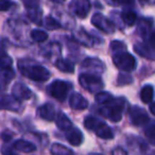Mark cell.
<instances>
[{
    "mask_svg": "<svg viewBox=\"0 0 155 155\" xmlns=\"http://www.w3.org/2000/svg\"><path fill=\"white\" fill-rule=\"evenodd\" d=\"M81 68L84 69L85 72H91V73H95V74L100 75L101 73H103L104 69H105V65H104L103 62L100 61L99 58H88L83 61Z\"/></svg>",
    "mask_w": 155,
    "mask_h": 155,
    "instance_id": "obj_11",
    "label": "cell"
},
{
    "mask_svg": "<svg viewBox=\"0 0 155 155\" xmlns=\"http://www.w3.org/2000/svg\"><path fill=\"white\" fill-rule=\"evenodd\" d=\"M84 127L89 131L95 132L96 135L102 139H113L114 138V133H113L112 129L106 123L99 121L95 117L87 116L84 119Z\"/></svg>",
    "mask_w": 155,
    "mask_h": 155,
    "instance_id": "obj_3",
    "label": "cell"
},
{
    "mask_svg": "<svg viewBox=\"0 0 155 155\" xmlns=\"http://www.w3.org/2000/svg\"><path fill=\"white\" fill-rule=\"evenodd\" d=\"M14 78H15V71L11 67L0 69V91H5Z\"/></svg>",
    "mask_w": 155,
    "mask_h": 155,
    "instance_id": "obj_17",
    "label": "cell"
},
{
    "mask_svg": "<svg viewBox=\"0 0 155 155\" xmlns=\"http://www.w3.org/2000/svg\"><path fill=\"white\" fill-rule=\"evenodd\" d=\"M71 89H72L71 83L67 82V81L55 80L48 86L47 91L54 99L58 100V101H64Z\"/></svg>",
    "mask_w": 155,
    "mask_h": 155,
    "instance_id": "obj_6",
    "label": "cell"
},
{
    "mask_svg": "<svg viewBox=\"0 0 155 155\" xmlns=\"http://www.w3.org/2000/svg\"><path fill=\"white\" fill-rule=\"evenodd\" d=\"M99 114L102 115L104 118L113 121V122H119L122 118V113L125 106V99L123 98H113L110 102L100 105Z\"/></svg>",
    "mask_w": 155,
    "mask_h": 155,
    "instance_id": "obj_2",
    "label": "cell"
},
{
    "mask_svg": "<svg viewBox=\"0 0 155 155\" xmlns=\"http://www.w3.org/2000/svg\"><path fill=\"white\" fill-rule=\"evenodd\" d=\"M113 98L114 97H113L110 93H107V91H99V93H97V95H96V102H97L99 105H103V104L110 102Z\"/></svg>",
    "mask_w": 155,
    "mask_h": 155,
    "instance_id": "obj_28",
    "label": "cell"
},
{
    "mask_svg": "<svg viewBox=\"0 0 155 155\" xmlns=\"http://www.w3.org/2000/svg\"><path fill=\"white\" fill-rule=\"evenodd\" d=\"M54 1H64V0H54Z\"/></svg>",
    "mask_w": 155,
    "mask_h": 155,
    "instance_id": "obj_39",
    "label": "cell"
},
{
    "mask_svg": "<svg viewBox=\"0 0 155 155\" xmlns=\"http://www.w3.org/2000/svg\"><path fill=\"white\" fill-rule=\"evenodd\" d=\"M13 7H14L13 0H0V11L1 12L9 11Z\"/></svg>",
    "mask_w": 155,
    "mask_h": 155,
    "instance_id": "obj_35",
    "label": "cell"
},
{
    "mask_svg": "<svg viewBox=\"0 0 155 155\" xmlns=\"http://www.w3.org/2000/svg\"><path fill=\"white\" fill-rule=\"evenodd\" d=\"M1 137H2V139L5 140V141H10L11 140V135H9L8 133H3V134H1Z\"/></svg>",
    "mask_w": 155,
    "mask_h": 155,
    "instance_id": "obj_37",
    "label": "cell"
},
{
    "mask_svg": "<svg viewBox=\"0 0 155 155\" xmlns=\"http://www.w3.org/2000/svg\"><path fill=\"white\" fill-rule=\"evenodd\" d=\"M89 0H71L69 3V10L79 18H85L91 11Z\"/></svg>",
    "mask_w": 155,
    "mask_h": 155,
    "instance_id": "obj_8",
    "label": "cell"
},
{
    "mask_svg": "<svg viewBox=\"0 0 155 155\" xmlns=\"http://www.w3.org/2000/svg\"><path fill=\"white\" fill-rule=\"evenodd\" d=\"M55 120L56 127L60 130H62V131H68V130H70L72 127V122L64 113H58Z\"/></svg>",
    "mask_w": 155,
    "mask_h": 155,
    "instance_id": "obj_21",
    "label": "cell"
},
{
    "mask_svg": "<svg viewBox=\"0 0 155 155\" xmlns=\"http://www.w3.org/2000/svg\"><path fill=\"white\" fill-rule=\"evenodd\" d=\"M113 154H127V151L122 150L121 148H117L113 151Z\"/></svg>",
    "mask_w": 155,
    "mask_h": 155,
    "instance_id": "obj_36",
    "label": "cell"
},
{
    "mask_svg": "<svg viewBox=\"0 0 155 155\" xmlns=\"http://www.w3.org/2000/svg\"><path fill=\"white\" fill-rule=\"evenodd\" d=\"M91 24L106 34H112L115 32V25L113 24L112 20L100 13H96L91 17Z\"/></svg>",
    "mask_w": 155,
    "mask_h": 155,
    "instance_id": "obj_9",
    "label": "cell"
},
{
    "mask_svg": "<svg viewBox=\"0 0 155 155\" xmlns=\"http://www.w3.org/2000/svg\"><path fill=\"white\" fill-rule=\"evenodd\" d=\"M134 51L142 58H149V60H155V50H153L147 43L134 45Z\"/></svg>",
    "mask_w": 155,
    "mask_h": 155,
    "instance_id": "obj_19",
    "label": "cell"
},
{
    "mask_svg": "<svg viewBox=\"0 0 155 155\" xmlns=\"http://www.w3.org/2000/svg\"><path fill=\"white\" fill-rule=\"evenodd\" d=\"M79 83L84 89L91 94H97L104 87V83L98 74L91 72H83L79 77Z\"/></svg>",
    "mask_w": 155,
    "mask_h": 155,
    "instance_id": "obj_4",
    "label": "cell"
},
{
    "mask_svg": "<svg viewBox=\"0 0 155 155\" xmlns=\"http://www.w3.org/2000/svg\"><path fill=\"white\" fill-rule=\"evenodd\" d=\"M0 110H9L18 112L20 110V100L12 96H2L0 98Z\"/></svg>",
    "mask_w": 155,
    "mask_h": 155,
    "instance_id": "obj_12",
    "label": "cell"
},
{
    "mask_svg": "<svg viewBox=\"0 0 155 155\" xmlns=\"http://www.w3.org/2000/svg\"><path fill=\"white\" fill-rule=\"evenodd\" d=\"M74 38L79 43L82 44V45L85 46L94 45V37L91 34H88L85 30H83V29H81L80 31H78V32L74 33Z\"/></svg>",
    "mask_w": 155,
    "mask_h": 155,
    "instance_id": "obj_22",
    "label": "cell"
},
{
    "mask_svg": "<svg viewBox=\"0 0 155 155\" xmlns=\"http://www.w3.org/2000/svg\"><path fill=\"white\" fill-rule=\"evenodd\" d=\"M153 96H154V89H153L152 85H146L140 91V99L143 103H151Z\"/></svg>",
    "mask_w": 155,
    "mask_h": 155,
    "instance_id": "obj_24",
    "label": "cell"
},
{
    "mask_svg": "<svg viewBox=\"0 0 155 155\" xmlns=\"http://www.w3.org/2000/svg\"><path fill=\"white\" fill-rule=\"evenodd\" d=\"M13 64V60L10 55L5 53H0V69L11 67Z\"/></svg>",
    "mask_w": 155,
    "mask_h": 155,
    "instance_id": "obj_31",
    "label": "cell"
},
{
    "mask_svg": "<svg viewBox=\"0 0 155 155\" xmlns=\"http://www.w3.org/2000/svg\"><path fill=\"white\" fill-rule=\"evenodd\" d=\"M67 141L71 144V146L79 147L82 144L83 140H84V136L83 133L78 129V127H71L70 130L67 131Z\"/></svg>",
    "mask_w": 155,
    "mask_h": 155,
    "instance_id": "obj_18",
    "label": "cell"
},
{
    "mask_svg": "<svg viewBox=\"0 0 155 155\" xmlns=\"http://www.w3.org/2000/svg\"><path fill=\"white\" fill-rule=\"evenodd\" d=\"M150 25L144 26L143 21L140 22L139 25V31H140V34L142 35V37L144 38L146 43L152 48L153 50H155V29H150Z\"/></svg>",
    "mask_w": 155,
    "mask_h": 155,
    "instance_id": "obj_13",
    "label": "cell"
},
{
    "mask_svg": "<svg viewBox=\"0 0 155 155\" xmlns=\"http://www.w3.org/2000/svg\"><path fill=\"white\" fill-rule=\"evenodd\" d=\"M113 62L117 68L122 71H127V72L134 70L137 65L135 58L131 53H129L127 50L115 52L113 54Z\"/></svg>",
    "mask_w": 155,
    "mask_h": 155,
    "instance_id": "obj_5",
    "label": "cell"
},
{
    "mask_svg": "<svg viewBox=\"0 0 155 155\" xmlns=\"http://www.w3.org/2000/svg\"><path fill=\"white\" fill-rule=\"evenodd\" d=\"M12 95L18 100H29L33 96L31 89L22 83H16L12 88Z\"/></svg>",
    "mask_w": 155,
    "mask_h": 155,
    "instance_id": "obj_14",
    "label": "cell"
},
{
    "mask_svg": "<svg viewBox=\"0 0 155 155\" xmlns=\"http://www.w3.org/2000/svg\"><path fill=\"white\" fill-rule=\"evenodd\" d=\"M130 113V119H131L132 123L137 127H141V125L148 124L150 122V118H149L147 112L142 107L139 106H132L129 110Z\"/></svg>",
    "mask_w": 155,
    "mask_h": 155,
    "instance_id": "obj_10",
    "label": "cell"
},
{
    "mask_svg": "<svg viewBox=\"0 0 155 155\" xmlns=\"http://www.w3.org/2000/svg\"><path fill=\"white\" fill-rule=\"evenodd\" d=\"M150 112L155 116V102H153V103L150 104Z\"/></svg>",
    "mask_w": 155,
    "mask_h": 155,
    "instance_id": "obj_38",
    "label": "cell"
},
{
    "mask_svg": "<svg viewBox=\"0 0 155 155\" xmlns=\"http://www.w3.org/2000/svg\"><path fill=\"white\" fill-rule=\"evenodd\" d=\"M41 25H43L45 28L49 29V30H55V29H60L61 28L60 22H58L55 18L51 17V16H47Z\"/></svg>",
    "mask_w": 155,
    "mask_h": 155,
    "instance_id": "obj_29",
    "label": "cell"
},
{
    "mask_svg": "<svg viewBox=\"0 0 155 155\" xmlns=\"http://www.w3.org/2000/svg\"><path fill=\"white\" fill-rule=\"evenodd\" d=\"M121 18H122V21L124 22L127 26H133L135 24L136 19H137V16L136 13L132 10H124L121 13Z\"/></svg>",
    "mask_w": 155,
    "mask_h": 155,
    "instance_id": "obj_25",
    "label": "cell"
},
{
    "mask_svg": "<svg viewBox=\"0 0 155 155\" xmlns=\"http://www.w3.org/2000/svg\"><path fill=\"white\" fill-rule=\"evenodd\" d=\"M106 3L114 7L118 5H132L134 3V0H105Z\"/></svg>",
    "mask_w": 155,
    "mask_h": 155,
    "instance_id": "obj_33",
    "label": "cell"
},
{
    "mask_svg": "<svg viewBox=\"0 0 155 155\" xmlns=\"http://www.w3.org/2000/svg\"><path fill=\"white\" fill-rule=\"evenodd\" d=\"M14 149L21 153H33L36 150V147L28 140L19 139L14 143Z\"/></svg>",
    "mask_w": 155,
    "mask_h": 155,
    "instance_id": "obj_20",
    "label": "cell"
},
{
    "mask_svg": "<svg viewBox=\"0 0 155 155\" xmlns=\"http://www.w3.org/2000/svg\"><path fill=\"white\" fill-rule=\"evenodd\" d=\"M69 105L72 110H84L88 107V101L81 94L73 93L69 98Z\"/></svg>",
    "mask_w": 155,
    "mask_h": 155,
    "instance_id": "obj_15",
    "label": "cell"
},
{
    "mask_svg": "<svg viewBox=\"0 0 155 155\" xmlns=\"http://www.w3.org/2000/svg\"><path fill=\"white\" fill-rule=\"evenodd\" d=\"M18 69L22 75L35 82H45L50 79V71L46 67L34 63V61L20 60L18 62Z\"/></svg>",
    "mask_w": 155,
    "mask_h": 155,
    "instance_id": "obj_1",
    "label": "cell"
},
{
    "mask_svg": "<svg viewBox=\"0 0 155 155\" xmlns=\"http://www.w3.org/2000/svg\"><path fill=\"white\" fill-rule=\"evenodd\" d=\"M25 8L27 9V14L31 21L36 25L43 24V12L41 9V1L39 0H21Z\"/></svg>",
    "mask_w": 155,
    "mask_h": 155,
    "instance_id": "obj_7",
    "label": "cell"
},
{
    "mask_svg": "<svg viewBox=\"0 0 155 155\" xmlns=\"http://www.w3.org/2000/svg\"><path fill=\"white\" fill-rule=\"evenodd\" d=\"M51 153L53 155H67L73 154V151L71 149H68L67 147L63 146L61 143H53L51 147Z\"/></svg>",
    "mask_w": 155,
    "mask_h": 155,
    "instance_id": "obj_26",
    "label": "cell"
},
{
    "mask_svg": "<svg viewBox=\"0 0 155 155\" xmlns=\"http://www.w3.org/2000/svg\"><path fill=\"white\" fill-rule=\"evenodd\" d=\"M55 67L63 72L72 73L74 71V64L67 58H58L55 62Z\"/></svg>",
    "mask_w": 155,
    "mask_h": 155,
    "instance_id": "obj_23",
    "label": "cell"
},
{
    "mask_svg": "<svg viewBox=\"0 0 155 155\" xmlns=\"http://www.w3.org/2000/svg\"><path fill=\"white\" fill-rule=\"evenodd\" d=\"M148 140L152 144L155 146V122H150L148 124V127H146V131H144Z\"/></svg>",
    "mask_w": 155,
    "mask_h": 155,
    "instance_id": "obj_30",
    "label": "cell"
},
{
    "mask_svg": "<svg viewBox=\"0 0 155 155\" xmlns=\"http://www.w3.org/2000/svg\"><path fill=\"white\" fill-rule=\"evenodd\" d=\"M31 38L33 39L36 43H43L46 39L48 38V34L43 30H38V29H35V30H32L30 33Z\"/></svg>",
    "mask_w": 155,
    "mask_h": 155,
    "instance_id": "obj_27",
    "label": "cell"
},
{
    "mask_svg": "<svg viewBox=\"0 0 155 155\" xmlns=\"http://www.w3.org/2000/svg\"><path fill=\"white\" fill-rule=\"evenodd\" d=\"M133 82L132 80V77L129 74H124V73H121V74L118 75V80H117V83L118 85H127V84H131Z\"/></svg>",
    "mask_w": 155,
    "mask_h": 155,
    "instance_id": "obj_34",
    "label": "cell"
},
{
    "mask_svg": "<svg viewBox=\"0 0 155 155\" xmlns=\"http://www.w3.org/2000/svg\"><path fill=\"white\" fill-rule=\"evenodd\" d=\"M110 50L113 51V53H115V52L127 50V46L124 45V43L120 41H114L110 43Z\"/></svg>",
    "mask_w": 155,
    "mask_h": 155,
    "instance_id": "obj_32",
    "label": "cell"
},
{
    "mask_svg": "<svg viewBox=\"0 0 155 155\" xmlns=\"http://www.w3.org/2000/svg\"><path fill=\"white\" fill-rule=\"evenodd\" d=\"M37 113H38V116L43 118L44 120L52 121L56 118V110L52 103H46L39 106Z\"/></svg>",
    "mask_w": 155,
    "mask_h": 155,
    "instance_id": "obj_16",
    "label": "cell"
}]
</instances>
